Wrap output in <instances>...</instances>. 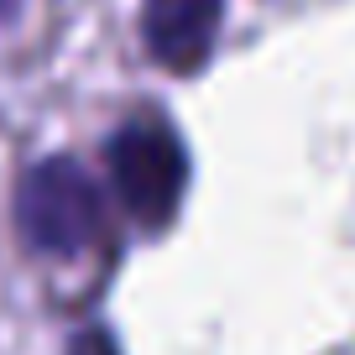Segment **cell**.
Masks as SVG:
<instances>
[{"label": "cell", "mask_w": 355, "mask_h": 355, "mask_svg": "<svg viewBox=\"0 0 355 355\" xmlns=\"http://www.w3.org/2000/svg\"><path fill=\"white\" fill-rule=\"evenodd\" d=\"M16 230L42 256H78L110 235V209H105L100 183L73 157H47L21 173Z\"/></svg>", "instance_id": "1"}, {"label": "cell", "mask_w": 355, "mask_h": 355, "mask_svg": "<svg viewBox=\"0 0 355 355\" xmlns=\"http://www.w3.org/2000/svg\"><path fill=\"white\" fill-rule=\"evenodd\" d=\"M110 183L141 230H162L189 189V152L167 121H131L110 136Z\"/></svg>", "instance_id": "2"}, {"label": "cell", "mask_w": 355, "mask_h": 355, "mask_svg": "<svg viewBox=\"0 0 355 355\" xmlns=\"http://www.w3.org/2000/svg\"><path fill=\"white\" fill-rule=\"evenodd\" d=\"M225 0H141V42L173 73H199L214 53Z\"/></svg>", "instance_id": "3"}, {"label": "cell", "mask_w": 355, "mask_h": 355, "mask_svg": "<svg viewBox=\"0 0 355 355\" xmlns=\"http://www.w3.org/2000/svg\"><path fill=\"white\" fill-rule=\"evenodd\" d=\"M68 355H115V345H110V334H100V329H84L73 340V350Z\"/></svg>", "instance_id": "4"}]
</instances>
